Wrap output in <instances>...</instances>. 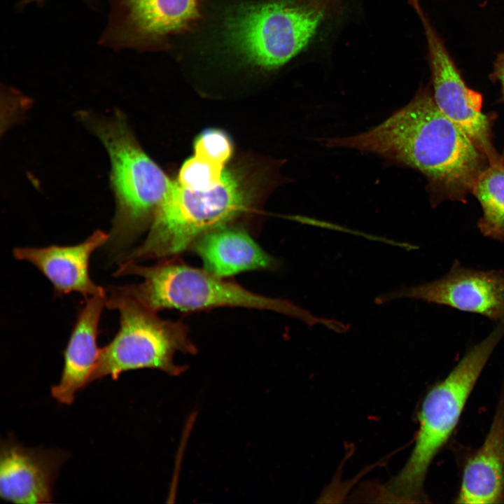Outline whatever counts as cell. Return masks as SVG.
Masks as SVG:
<instances>
[{
    "instance_id": "e0dca14e",
    "label": "cell",
    "mask_w": 504,
    "mask_h": 504,
    "mask_svg": "<svg viewBox=\"0 0 504 504\" xmlns=\"http://www.w3.org/2000/svg\"><path fill=\"white\" fill-rule=\"evenodd\" d=\"M226 172L225 165L194 154L181 167L176 181L188 188L206 190L220 183Z\"/></svg>"
},
{
    "instance_id": "3957f363",
    "label": "cell",
    "mask_w": 504,
    "mask_h": 504,
    "mask_svg": "<svg viewBox=\"0 0 504 504\" xmlns=\"http://www.w3.org/2000/svg\"><path fill=\"white\" fill-rule=\"evenodd\" d=\"M80 118L100 139L109 155L116 208L104 246L109 254L120 259L150 227L173 181L142 150L122 113L101 117L82 112Z\"/></svg>"
},
{
    "instance_id": "ba28073f",
    "label": "cell",
    "mask_w": 504,
    "mask_h": 504,
    "mask_svg": "<svg viewBox=\"0 0 504 504\" xmlns=\"http://www.w3.org/2000/svg\"><path fill=\"white\" fill-rule=\"evenodd\" d=\"M108 23L99 43L114 50L169 49L175 36L194 28L202 18L203 0H106Z\"/></svg>"
},
{
    "instance_id": "ffe728a7",
    "label": "cell",
    "mask_w": 504,
    "mask_h": 504,
    "mask_svg": "<svg viewBox=\"0 0 504 504\" xmlns=\"http://www.w3.org/2000/svg\"><path fill=\"white\" fill-rule=\"evenodd\" d=\"M319 10L329 11L335 8L342 0H298Z\"/></svg>"
},
{
    "instance_id": "8fae6325",
    "label": "cell",
    "mask_w": 504,
    "mask_h": 504,
    "mask_svg": "<svg viewBox=\"0 0 504 504\" xmlns=\"http://www.w3.org/2000/svg\"><path fill=\"white\" fill-rule=\"evenodd\" d=\"M108 239V233L98 230L77 244L15 247L13 255L36 267L52 284L57 297L76 292L88 299L107 294L90 278L89 266L92 253L104 246Z\"/></svg>"
},
{
    "instance_id": "d6986e66",
    "label": "cell",
    "mask_w": 504,
    "mask_h": 504,
    "mask_svg": "<svg viewBox=\"0 0 504 504\" xmlns=\"http://www.w3.org/2000/svg\"><path fill=\"white\" fill-rule=\"evenodd\" d=\"M489 79L493 83L500 84L501 92L500 102H504V52L498 53L496 56Z\"/></svg>"
},
{
    "instance_id": "9c48e42d",
    "label": "cell",
    "mask_w": 504,
    "mask_h": 504,
    "mask_svg": "<svg viewBox=\"0 0 504 504\" xmlns=\"http://www.w3.org/2000/svg\"><path fill=\"white\" fill-rule=\"evenodd\" d=\"M414 7L426 36L434 102L438 109L459 127L488 158L496 150L492 144L493 117L482 112V94L468 87L419 4Z\"/></svg>"
},
{
    "instance_id": "7c38bea8",
    "label": "cell",
    "mask_w": 504,
    "mask_h": 504,
    "mask_svg": "<svg viewBox=\"0 0 504 504\" xmlns=\"http://www.w3.org/2000/svg\"><path fill=\"white\" fill-rule=\"evenodd\" d=\"M64 454L27 448L14 438L1 443L0 495L20 504L49 503L52 485Z\"/></svg>"
},
{
    "instance_id": "ac0fdd59",
    "label": "cell",
    "mask_w": 504,
    "mask_h": 504,
    "mask_svg": "<svg viewBox=\"0 0 504 504\" xmlns=\"http://www.w3.org/2000/svg\"><path fill=\"white\" fill-rule=\"evenodd\" d=\"M195 155L225 165L232 153L229 136L222 130L209 129L204 131L194 144Z\"/></svg>"
},
{
    "instance_id": "2e32d148",
    "label": "cell",
    "mask_w": 504,
    "mask_h": 504,
    "mask_svg": "<svg viewBox=\"0 0 504 504\" xmlns=\"http://www.w3.org/2000/svg\"><path fill=\"white\" fill-rule=\"evenodd\" d=\"M487 160L471 192L482 209L477 226L484 236L504 242V155L496 152Z\"/></svg>"
},
{
    "instance_id": "30bf717a",
    "label": "cell",
    "mask_w": 504,
    "mask_h": 504,
    "mask_svg": "<svg viewBox=\"0 0 504 504\" xmlns=\"http://www.w3.org/2000/svg\"><path fill=\"white\" fill-rule=\"evenodd\" d=\"M400 298L420 300L504 322V273L467 268L455 261L449 272L433 281L403 286L377 296V304Z\"/></svg>"
},
{
    "instance_id": "7a4b0ae2",
    "label": "cell",
    "mask_w": 504,
    "mask_h": 504,
    "mask_svg": "<svg viewBox=\"0 0 504 504\" xmlns=\"http://www.w3.org/2000/svg\"><path fill=\"white\" fill-rule=\"evenodd\" d=\"M176 258L160 260L152 266L120 261L115 276L136 275L142 281L119 288L157 312L165 309L187 312L239 307L276 312L309 326L328 323V318L316 316L288 299L257 294L204 269L189 266Z\"/></svg>"
},
{
    "instance_id": "5bb4252c",
    "label": "cell",
    "mask_w": 504,
    "mask_h": 504,
    "mask_svg": "<svg viewBox=\"0 0 504 504\" xmlns=\"http://www.w3.org/2000/svg\"><path fill=\"white\" fill-rule=\"evenodd\" d=\"M455 502H504V393L484 442L464 465Z\"/></svg>"
},
{
    "instance_id": "277c9868",
    "label": "cell",
    "mask_w": 504,
    "mask_h": 504,
    "mask_svg": "<svg viewBox=\"0 0 504 504\" xmlns=\"http://www.w3.org/2000/svg\"><path fill=\"white\" fill-rule=\"evenodd\" d=\"M504 336V322L472 346L424 398L415 444L404 467L381 489L388 502L425 501L424 483L433 458L451 437L465 405L493 351Z\"/></svg>"
},
{
    "instance_id": "44dd1931",
    "label": "cell",
    "mask_w": 504,
    "mask_h": 504,
    "mask_svg": "<svg viewBox=\"0 0 504 504\" xmlns=\"http://www.w3.org/2000/svg\"><path fill=\"white\" fill-rule=\"evenodd\" d=\"M45 0H20L18 7H20L22 8V7L27 6V4L35 3L38 5H43L44 4Z\"/></svg>"
},
{
    "instance_id": "5b68a950",
    "label": "cell",
    "mask_w": 504,
    "mask_h": 504,
    "mask_svg": "<svg viewBox=\"0 0 504 504\" xmlns=\"http://www.w3.org/2000/svg\"><path fill=\"white\" fill-rule=\"evenodd\" d=\"M248 207L242 186L229 171L220 183L206 190L190 189L173 181L156 209L145 240L120 261L177 257L203 234L228 225Z\"/></svg>"
},
{
    "instance_id": "4fadbf2b",
    "label": "cell",
    "mask_w": 504,
    "mask_h": 504,
    "mask_svg": "<svg viewBox=\"0 0 504 504\" xmlns=\"http://www.w3.org/2000/svg\"><path fill=\"white\" fill-rule=\"evenodd\" d=\"M106 296L107 294L86 299L79 311L63 352L61 379L51 388L52 396L60 403L71 404L76 393L90 382L100 352L97 338Z\"/></svg>"
},
{
    "instance_id": "6da1fadb",
    "label": "cell",
    "mask_w": 504,
    "mask_h": 504,
    "mask_svg": "<svg viewBox=\"0 0 504 504\" xmlns=\"http://www.w3.org/2000/svg\"><path fill=\"white\" fill-rule=\"evenodd\" d=\"M317 141L419 172L428 181L433 205L444 200L465 202L488 162L474 141L438 109L429 86H421L408 104L364 132Z\"/></svg>"
},
{
    "instance_id": "8992f818",
    "label": "cell",
    "mask_w": 504,
    "mask_h": 504,
    "mask_svg": "<svg viewBox=\"0 0 504 504\" xmlns=\"http://www.w3.org/2000/svg\"><path fill=\"white\" fill-rule=\"evenodd\" d=\"M106 307L120 314V328L113 339L100 349L90 382L141 368L160 370L179 375L186 369L174 362L176 353L195 354L197 347L189 337V328L181 321L161 318L153 311L122 291L108 288Z\"/></svg>"
},
{
    "instance_id": "52a82bcc",
    "label": "cell",
    "mask_w": 504,
    "mask_h": 504,
    "mask_svg": "<svg viewBox=\"0 0 504 504\" xmlns=\"http://www.w3.org/2000/svg\"><path fill=\"white\" fill-rule=\"evenodd\" d=\"M326 18L320 10L298 0L244 3L227 17L225 34L246 63L272 71L304 50Z\"/></svg>"
},
{
    "instance_id": "9a60e30c",
    "label": "cell",
    "mask_w": 504,
    "mask_h": 504,
    "mask_svg": "<svg viewBox=\"0 0 504 504\" xmlns=\"http://www.w3.org/2000/svg\"><path fill=\"white\" fill-rule=\"evenodd\" d=\"M191 249L201 258L205 270L223 278L281 266L279 260L263 250L247 232L229 225L203 234Z\"/></svg>"
}]
</instances>
